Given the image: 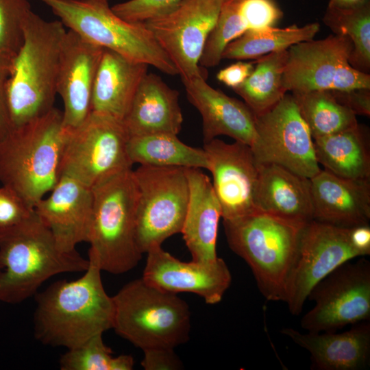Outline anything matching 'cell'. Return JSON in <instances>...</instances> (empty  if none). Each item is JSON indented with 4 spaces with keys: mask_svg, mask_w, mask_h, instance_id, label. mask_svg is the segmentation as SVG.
I'll return each instance as SVG.
<instances>
[{
    "mask_svg": "<svg viewBox=\"0 0 370 370\" xmlns=\"http://www.w3.org/2000/svg\"><path fill=\"white\" fill-rule=\"evenodd\" d=\"M138 197L136 241L143 254L181 233L189 201L185 168L140 165L134 170Z\"/></svg>",
    "mask_w": 370,
    "mask_h": 370,
    "instance_id": "30bf717a",
    "label": "cell"
},
{
    "mask_svg": "<svg viewBox=\"0 0 370 370\" xmlns=\"http://www.w3.org/2000/svg\"><path fill=\"white\" fill-rule=\"evenodd\" d=\"M299 113L312 139L336 134L356 126V115L340 104L330 90L293 92Z\"/></svg>",
    "mask_w": 370,
    "mask_h": 370,
    "instance_id": "4dcf8cb0",
    "label": "cell"
},
{
    "mask_svg": "<svg viewBox=\"0 0 370 370\" xmlns=\"http://www.w3.org/2000/svg\"><path fill=\"white\" fill-rule=\"evenodd\" d=\"M104 49L66 30L60 54L57 95L61 97L65 130L80 125L92 112V95Z\"/></svg>",
    "mask_w": 370,
    "mask_h": 370,
    "instance_id": "ac0fdd59",
    "label": "cell"
},
{
    "mask_svg": "<svg viewBox=\"0 0 370 370\" xmlns=\"http://www.w3.org/2000/svg\"><path fill=\"white\" fill-rule=\"evenodd\" d=\"M127 153L132 164L159 167L209 170L205 150L186 145L177 135L166 133L130 137Z\"/></svg>",
    "mask_w": 370,
    "mask_h": 370,
    "instance_id": "83f0119b",
    "label": "cell"
},
{
    "mask_svg": "<svg viewBox=\"0 0 370 370\" xmlns=\"http://www.w3.org/2000/svg\"><path fill=\"white\" fill-rule=\"evenodd\" d=\"M239 0H227L210 32L199 61L203 68L218 65L226 46L247 31L238 12Z\"/></svg>",
    "mask_w": 370,
    "mask_h": 370,
    "instance_id": "836d02e7",
    "label": "cell"
},
{
    "mask_svg": "<svg viewBox=\"0 0 370 370\" xmlns=\"http://www.w3.org/2000/svg\"><path fill=\"white\" fill-rule=\"evenodd\" d=\"M212 175V187L223 220L234 219L256 210L254 193L259 163L251 147L242 142L227 143L214 138L204 143Z\"/></svg>",
    "mask_w": 370,
    "mask_h": 370,
    "instance_id": "2e32d148",
    "label": "cell"
},
{
    "mask_svg": "<svg viewBox=\"0 0 370 370\" xmlns=\"http://www.w3.org/2000/svg\"><path fill=\"white\" fill-rule=\"evenodd\" d=\"M61 21H48L32 11L24 40L10 69L8 101L12 129L40 117L54 108L63 40Z\"/></svg>",
    "mask_w": 370,
    "mask_h": 370,
    "instance_id": "277c9868",
    "label": "cell"
},
{
    "mask_svg": "<svg viewBox=\"0 0 370 370\" xmlns=\"http://www.w3.org/2000/svg\"><path fill=\"white\" fill-rule=\"evenodd\" d=\"M310 180L313 220L343 228L369 225L370 179H347L321 169Z\"/></svg>",
    "mask_w": 370,
    "mask_h": 370,
    "instance_id": "ffe728a7",
    "label": "cell"
},
{
    "mask_svg": "<svg viewBox=\"0 0 370 370\" xmlns=\"http://www.w3.org/2000/svg\"><path fill=\"white\" fill-rule=\"evenodd\" d=\"M142 278L160 290L177 294L192 293L208 304L220 302L231 284L232 275L219 258L211 262H184L160 247L147 253Z\"/></svg>",
    "mask_w": 370,
    "mask_h": 370,
    "instance_id": "e0dca14e",
    "label": "cell"
},
{
    "mask_svg": "<svg viewBox=\"0 0 370 370\" xmlns=\"http://www.w3.org/2000/svg\"><path fill=\"white\" fill-rule=\"evenodd\" d=\"M123 123L130 137L160 133L177 135L183 123L178 91L159 75L147 73Z\"/></svg>",
    "mask_w": 370,
    "mask_h": 370,
    "instance_id": "d4e9b609",
    "label": "cell"
},
{
    "mask_svg": "<svg viewBox=\"0 0 370 370\" xmlns=\"http://www.w3.org/2000/svg\"><path fill=\"white\" fill-rule=\"evenodd\" d=\"M306 224L258 210L223 220L230 248L249 266L267 300L283 301L286 280Z\"/></svg>",
    "mask_w": 370,
    "mask_h": 370,
    "instance_id": "5b68a950",
    "label": "cell"
},
{
    "mask_svg": "<svg viewBox=\"0 0 370 370\" xmlns=\"http://www.w3.org/2000/svg\"><path fill=\"white\" fill-rule=\"evenodd\" d=\"M182 0H129L111 7L121 18L142 23L164 15L175 9Z\"/></svg>",
    "mask_w": 370,
    "mask_h": 370,
    "instance_id": "d590c367",
    "label": "cell"
},
{
    "mask_svg": "<svg viewBox=\"0 0 370 370\" xmlns=\"http://www.w3.org/2000/svg\"><path fill=\"white\" fill-rule=\"evenodd\" d=\"M367 129L354 127L313 139L315 156L325 170L341 177L370 179V142Z\"/></svg>",
    "mask_w": 370,
    "mask_h": 370,
    "instance_id": "4316f807",
    "label": "cell"
},
{
    "mask_svg": "<svg viewBox=\"0 0 370 370\" xmlns=\"http://www.w3.org/2000/svg\"><path fill=\"white\" fill-rule=\"evenodd\" d=\"M352 49L349 37L337 34L290 47L283 75L286 92L370 89V75L349 62Z\"/></svg>",
    "mask_w": 370,
    "mask_h": 370,
    "instance_id": "8fae6325",
    "label": "cell"
},
{
    "mask_svg": "<svg viewBox=\"0 0 370 370\" xmlns=\"http://www.w3.org/2000/svg\"><path fill=\"white\" fill-rule=\"evenodd\" d=\"M349 237L353 247L358 251L362 257L370 254L369 225L350 228Z\"/></svg>",
    "mask_w": 370,
    "mask_h": 370,
    "instance_id": "7bdbcfd3",
    "label": "cell"
},
{
    "mask_svg": "<svg viewBox=\"0 0 370 370\" xmlns=\"http://www.w3.org/2000/svg\"><path fill=\"white\" fill-rule=\"evenodd\" d=\"M34 212L16 193L3 186L0 188V232L20 224Z\"/></svg>",
    "mask_w": 370,
    "mask_h": 370,
    "instance_id": "74e56055",
    "label": "cell"
},
{
    "mask_svg": "<svg viewBox=\"0 0 370 370\" xmlns=\"http://www.w3.org/2000/svg\"><path fill=\"white\" fill-rule=\"evenodd\" d=\"M238 12L247 31L275 27L283 16L274 0H239Z\"/></svg>",
    "mask_w": 370,
    "mask_h": 370,
    "instance_id": "8d00e7d4",
    "label": "cell"
},
{
    "mask_svg": "<svg viewBox=\"0 0 370 370\" xmlns=\"http://www.w3.org/2000/svg\"><path fill=\"white\" fill-rule=\"evenodd\" d=\"M335 99L356 115H370V89L330 90Z\"/></svg>",
    "mask_w": 370,
    "mask_h": 370,
    "instance_id": "ab89813d",
    "label": "cell"
},
{
    "mask_svg": "<svg viewBox=\"0 0 370 370\" xmlns=\"http://www.w3.org/2000/svg\"><path fill=\"white\" fill-rule=\"evenodd\" d=\"M189 102L202 119L204 143L225 135L250 147L256 138V116L247 106L210 86L206 78L182 80Z\"/></svg>",
    "mask_w": 370,
    "mask_h": 370,
    "instance_id": "44dd1931",
    "label": "cell"
},
{
    "mask_svg": "<svg viewBox=\"0 0 370 370\" xmlns=\"http://www.w3.org/2000/svg\"><path fill=\"white\" fill-rule=\"evenodd\" d=\"M10 75V69L0 62V140L12 130L8 101Z\"/></svg>",
    "mask_w": 370,
    "mask_h": 370,
    "instance_id": "b9f144b4",
    "label": "cell"
},
{
    "mask_svg": "<svg viewBox=\"0 0 370 370\" xmlns=\"http://www.w3.org/2000/svg\"><path fill=\"white\" fill-rule=\"evenodd\" d=\"M226 1L182 0L171 12L144 23L175 66L182 80L207 78L199 61Z\"/></svg>",
    "mask_w": 370,
    "mask_h": 370,
    "instance_id": "9a60e30c",
    "label": "cell"
},
{
    "mask_svg": "<svg viewBox=\"0 0 370 370\" xmlns=\"http://www.w3.org/2000/svg\"><path fill=\"white\" fill-rule=\"evenodd\" d=\"M369 0H329L328 5L338 8H351L359 6Z\"/></svg>",
    "mask_w": 370,
    "mask_h": 370,
    "instance_id": "ee69618b",
    "label": "cell"
},
{
    "mask_svg": "<svg viewBox=\"0 0 370 370\" xmlns=\"http://www.w3.org/2000/svg\"><path fill=\"white\" fill-rule=\"evenodd\" d=\"M47 5L60 21L86 41L161 72L178 75L169 56L142 23L116 15L101 0H37Z\"/></svg>",
    "mask_w": 370,
    "mask_h": 370,
    "instance_id": "ba28073f",
    "label": "cell"
},
{
    "mask_svg": "<svg viewBox=\"0 0 370 370\" xmlns=\"http://www.w3.org/2000/svg\"><path fill=\"white\" fill-rule=\"evenodd\" d=\"M112 298V329L135 347L143 351L175 349L188 340L190 311L177 294L160 290L141 278L125 284Z\"/></svg>",
    "mask_w": 370,
    "mask_h": 370,
    "instance_id": "52a82bcc",
    "label": "cell"
},
{
    "mask_svg": "<svg viewBox=\"0 0 370 370\" xmlns=\"http://www.w3.org/2000/svg\"><path fill=\"white\" fill-rule=\"evenodd\" d=\"M314 302L300 321L310 332H337L370 320V262L365 257L339 265L310 292Z\"/></svg>",
    "mask_w": 370,
    "mask_h": 370,
    "instance_id": "7c38bea8",
    "label": "cell"
},
{
    "mask_svg": "<svg viewBox=\"0 0 370 370\" xmlns=\"http://www.w3.org/2000/svg\"><path fill=\"white\" fill-rule=\"evenodd\" d=\"M288 49L275 51L256 60V66L245 82L233 89L255 116L274 107L286 94L283 75Z\"/></svg>",
    "mask_w": 370,
    "mask_h": 370,
    "instance_id": "f1b7e54d",
    "label": "cell"
},
{
    "mask_svg": "<svg viewBox=\"0 0 370 370\" xmlns=\"http://www.w3.org/2000/svg\"><path fill=\"white\" fill-rule=\"evenodd\" d=\"M77 280H58L35 295L34 334L45 345L75 347L112 329L114 306L101 280L96 256Z\"/></svg>",
    "mask_w": 370,
    "mask_h": 370,
    "instance_id": "6da1fadb",
    "label": "cell"
},
{
    "mask_svg": "<svg viewBox=\"0 0 370 370\" xmlns=\"http://www.w3.org/2000/svg\"><path fill=\"white\" fill-rule=\"evenodd\" d=\"M256 132L251 148L259 163L277 164L308 178L320 171L312 137L292 94L256 116Z\"/></svg>",
    "mask_w": 370,
    "mask_h": 370,
    "instance_id": "5bb4252c",
    "label": "cell"
},
{
    "mask_svg": "<svg viewBox=\"0 0 370 370\" xmlns=\"http://www.w3.org/2000/svg\"><path fill=\"white\" fill-rule=\"evenodd\" d=\"M349 229L314 220L302 230L297 252L285 284L283 301L299 315L312 288L341 264L362 257L353 247Z\"/></svg>",
    "mask_w": 370,
    "mask_h": 370,
    "instance_id": "4fadbf2b",
    "label": "cell"
},
{
    "mask_svg": "<svg viewBox=\"0 0 370 370\" xmlns=\"http://www.w3.org/2000/svg\"><path fill=\"white\" fill-rule=\"evenodd\" d=\"M254 68L253 62L238 61L220 70L217 78L227 86L234 89L245 82Z\"/></svg>",
    "mask_w": 370,
    "mask_h": 370,
    "instance_id": "60d3db41",
    "label": "cell"
},
{
    "mask_svg": "<svg viewBox=\"0 0 370 370\" xmlns=\"http://www.w3.org/2000/svg\"><path fill=\"white\" fill-rule=\"evenodd\" d=\"M141 365L145 370H178L184 367L171 347H153L143 350Z\"/></svg>",
    "mask_w": 370,
    "mask_h": 370,
    "instance_id": "f35d334b",
    "label": "cell"
},
{
    "mask_svg": "<svg viewBox=\"0 0 370 370\" xmlns=\"http://www.w3.org/2000/svg\"><path fill=\"white\" fill-rule=\"evenodd\" d=\"M101 1L108 2L109 0H101Z\"/></svg>",
    "mask_w": 370,
    "mask_h": 370,
    "instance_id": "f6af8a7d",
    "label": "cell"
},
{
    "mask_svg": "<svg viewBox=\"0 0 370 370\" xmlns=\"http://www.w3.org/2000/svg\"><path fill=\"white\" fill-rule=\"evenodd\" d=\"M88 259L62 251L35 210L20 224L0 232V301L18 304L50 278L84 272Z\"/></svg>",
    "mask_w": 370,
    "mask_h": 370,
    "instance_id": "7a4b0ae2",
    "label": "cell"
},
{
    "mask_svg": "<svg viewBox=\"0 0 370 370\" xmlns=\"http://www.w3.org/2000/svg\"><path fill=\"white\" fill-rule=\"evenodd\" d=\"M34 210L62 251H74L79 243L87 242L93 210L92 188L62 175Z\"/></svg>",
    "mask_w": 370,
    "mask_h": 370,
    "instance_id": "d6986e66",
    "label": "cell"
},
{
    "mask_svg": "<svg viewBox=\"0 0 370 370\" xmlns=\"http://www.w3.org/2000/svg\"><path fill=\"white\" fill-rule=\"evenodd\" d=\"M323 22L334 34L350 38L353 49L349 62L355 69L369 74L370 2L351 8L328 5Z\"/></svg>",
    "mask_w": 370,
    "mask_h": 370,
    "instance_id": "1f68e13d",
    "label": "cell"
},
{
    "mask_svg": "<svg viewBox=\"0 0 370 370\" xmlns=\"http://www.w3.org/2000/svg\"><path fill=\"white\" fill-rule=\"evenodd\" d=\"M60 176L66 175L92 188L105 179L132 169L129 134L123 121L91 112L78 127L65 130Z\"/></svg>",
    "mask_w": 370,
    "mask_h": 370,
    "instance_id": "9c48e42d",
    "label": "cell"
},
{
    "mask_svg": "<svg viewBox=\"0 0 370 370\" xmlns=\"http://www.w3.org/2000/svg\"><path fill=\"white\" fill-rule=\"evenodd\" d=\"M282 334L307 350L313 370H362L370 364V322L360 321L343 332L301 333L284 328Z\"/></svg>",
    "mask_w": 370,
    "mask_h": 370,
    "instance_id": "7402d4cb",
    "label": "cell"
},
{
    "mask_svg": "<svg viewBox=\"0 0 370 370\" xmlns=\"http://www.w3.org/2000/svg\"><path fill=\"white\" fill-rule=\"evenodd\" d=\"M254 206L258 210L306 224L313 220L310 180L277 164L259 163Z\"/></svg>",
    "mask_w": 370,
    "mask_h": 370,
    "instance_id": "603a6c76",
    "label": "cell"
},
{
    "mask_svg": "<svg viewBox=\"0 0 370 370\" xmlns=\"http://www.w3.org/2000/svg\"><path fill=\"white\" fill-rule=\"evenodd\" d=\"M189 201L182 230L192 256L199 262L215 261L217 239L221 209L212 182L200 169H186Z\"/></svg>",
    "mask_w": 370,
    "mask_h": 370,
    "instance_id": "cb8c5ba5",
    "label": "cell"
},
{
    "mask_svg": "<svg viewBox=\"0 0 370 370\" xmlns=\"http://www.w3.org/2000/svg\"><path fill=\"white\" fill-rule=\"evenodd\" d=\"M148 66L104 49L93 86L92 112L123 121Z\"/></svg>",
    "mask_w": 370,
    "mask_h": 370,
    "instance_id": "484cf974",
    "label": "cell"
},
{
    "mask_svg": "<svg viewBox=\"0 0 370 370\" xmlns=\"http://www.w3.org/2000/svg\"><path fill=\"white\" fill-rule=\"evenodd\" d=\"M65 134L62 112L54 107L0 140V182L32 208L60 177Z\"/></svg>",
    "mask_w": 370,
    "mask_h": 370,
    "instance_id": "3957f363",
    "label": "cell"
},
{
    "mask_svg": "<svg viewBox=\"0 0 370 370\" xmlns=\"http://www.w3.org/2000/svg\"><path fill=\"white\" fill-rule=\"evenodd\" d=\"M318 23L296 25L284 28L271 27L246 31L230 42L222 53V59L256 60L273 52L286 50L290 47L313 39L319 32Z\"/></svg>",
    "mask_w": 370,
    "mask_h": 370,
    "instance_id": "f546056e",
    "label": "cell"
},
{
    "mask_svg": "<svg viewBox=\"0 0 370 370\" xmlns=\"http://www.w3.org/2000/svg\"><path fill=\"white\" fill-rule=\"evenodd\" d=\"M28 0H0V62L10 71L24 40V27L32 12Z\"/></svg>",
    "mask_w": 370,
    "mask_h": 370,
    "instance_id": "e575fe53",
    "label": "cell"
},
{
    "mask_svg": "<svg viewBox=\"0 0 370 370\" xmlns=\"http://www.w3.org/2000/svg\"><path fill=\"white\" fill-rule=\"evenodd\" d=\"M88 252L102 271L114 275L134 269L142 258L136 241L138 190L132 169L117 173L92 188Z\"/></svg>",
    "mask_w": 370,
    "mask_h": 370,
    "instance_id": "8992f818",
    "label": "cell"
},
{
    "mask_svg": "<svg viewBox=\"0 0 370 370\" xmlns=\"http://www.w3.org/2000/svg\"><path fill=\"white\" fill-rule=\"evenodd\" d=\"M103 334H96L70 349L60 357L62 370H132L134 358L130 355L113 356L103 342Z\"/></svg>",
    "mask_w": 370,
    "mask_h": 370,
    "instance_id": "d6a6232c",
    "label": "cell"
}]
</instances>
